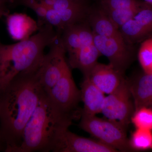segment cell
<instances>
[{
    "label": "cell",
    "mask_w": 152,
    "mask_h": 152,
    "mask_svg": "<svg viewBox=\"0 0 152 152\" xmlns=\"http://www.w3.org/2000/svg\"><path fill=\"white\" fill-rule=\"evenodd\" d=\"M38 69L19 74L0 88V140L5 152H16L25 126L45 91Z\"/></svg>",
    "instance_id": "obj_1"
},
{
    "label": "cell",
    "mask_w": 152,
    "mask_h": 152,
    "mask_svg": "<svg viewBox=\"0 0 152 152\" xmlns=\"http://www.w3.org/2000/svg\"><path fill=\"white\" fill-rule=\"evenodd\" d=\"M76 117L58 107L44 91L25 126L16 152H53L60 136Z\"/></svg>",
    "instance_id": "obj_2"
},
{
    "label": "cell",
    "mask_w": 152,
    "mask_h": 152,
    "mask_svg": "<svg viewBox=\"0 0 152 152\" xmlns=\"http://www.w3.org/2000/svg\"><path fill=\"white\" fill-rule=\"evenodd\" d=\"M57 35L54 28L45 25L27 39L12 45L0 42V88L19 74L37 69L45 56V49Z\"/></svg>",
    "instance_id": "obj_3"
},
{
    "label": "cell",
    "mask_w": 152,
    "mask_h": 152,
    "mask_svg": "<svg viewBox=\"0 0 152 152\" xmlns=\"http://www.w3.org/2000/svg\"><path fill=\"white\" fill-rule=\"evenodd\" d=\"M79 126L98 141L117 151H132L126 133V128L115 121L81 114Z\"/></svg>",
    "instance_id": "obj_4"
},
{
    "label": "cell",
    "mask_w": 152,
    "mask_h": 152,
    "mask_svg": "<svg viewBox=\"0 0 152 152\" xmlns=\"http://www.w3.org/2000/svg\"><path fill=\"white\" fill-rule=\"evenodd\" d=\"M129 81L124 78L113 92L105 96L101 113L126 128L135 111Z\"/></svg>",
    "instance_id": "obj_5"
},
{
    "label": "cell",
    "mask_w": 152,
    "mask_h": 152,
    "mask_svg": "<svg viewBox=\"0 0 152 152\" xmlns=\"http://www.w3.org/2000/svg\"><path fill=\"white\" fill-rule=\"evenodd\" d=\"M49 48L48 53L45 54L37 70L40 84L46 92L58 81L68 65L61 34L58 33L56 38Z\"/></svg>",
    "instance_id": "obj_6"
},
{
    "label": "cell",
    "mask_w": 152,
    "mask_h": 152,
    "mask_svg": "<svg viewBox=\"0 0 152 152\" xmlns=\"http://www.w3.org/2000/svg\"><path fill=\"white\" fill-rule=\"evenodd\" d=\"M94 44L101 55L107 57L109 64L124 75L134 58V45L128 43L123 37H104L94 33Z\"/></svg>",
    "instance_id": "obj_7"
},
{
    "label": "cell",
    "mask_w": 152,
    "mask_h": 152,
    "mask_svg": "<svg viewBox=\"0 0 152 152\" xmlns=\"http://www.w3.org/2000/svg\"><path fill=\"white\" fill-rule=\"evenodd\" d=\"M46 93L60 109L69 113L77 115L78 105L81 101L80 90L75 83L69 64L58 81Z\"/></svg>",
    "instance_id": "obj_8"
},
{
    "label": "cell",
    "mask_w": 152,
    "mask_h": 152,
    "mask_svg": "<svg viewBox=\"0 0 152 152\" xmlns=\"http://www.w3.org/2000/svg\"><path fill=\"white\" fill-rule=\"evenodd\" d=\"M119 30L125 40L133 45L152 37V6L143 1L137 14Z\"/></svg>",
    "instance_id": "obj_9"
},
{
    "label": "cell",
    "mask_w": 152,
    "mask_h": 152,
    "mask_svg": "<svg viewBox=\"0 0 152 152\" xmlns=\"http://www.w3.org/2000/svg\"><path fill=\"white\" fill-rule=\"evenodd\" d=\"M54 152H115L116 150L98 140L81 137L69 129L62 134Z\"/></svg>",
    "instance_id": "obj_10"
},
{
    "label": "cell",
    "mask_w": 152,
    "mask_h": 152,
    "mask_svg": "<svg viewBox=\"0 0 152 152\" xmlns=\"http://www.w3.org/2000/svg\"><path fill=\"white\" fill-rule=\"evenodd\" d=\"M57 11L66 28L86 18L90 7L88 0H36Z\"/></svg>",
    "instance_id": "obj_11"
},
{
    "label": "cell",
    "mask_w": 152,
    "mask_h": 152,
    "mask_svg": "<svg viewBox=\"0 0 152 152\" xmlns=\"http://www.w3.org/2000/svg\"><path fill=\"white\" fill-rule=\"evenodd\" d=\"M104 94H109L118 87L124 78V75L116 70L110 64L97 63L86 76Z\"/></svg>",
    "instance_id": "obj_12"
},
{
    "label": "cell",
    "mask_w": 152,
    "mask_h": 152,
    "mask_svg": "<svg viewBox=\"0 0 152 152\" xmlns=\"http://www.w3.org/2000/svg\"><path fill=\"white\" fill-rule=\"evenodd\" d=\"M6 17L8 31L11 37L15 40L27 39L39 29L37 21L26 14L9 13Z\"/></svg>",
    "instance_id": "obj_13"
},
{
    "label": "cell",
    "mask_w": 152,
    "mask_h": 152,
    "mask_svg": "<svg viewBox=\"0 0 152 152\" xmlns=\"http://www.w3.org/2000/svg\"><path fill=\"white\" fill-rule=\"evenodd\" d=\"M129 83L135 110L152 107V74L143 72Z\"/></svg>",
    "instance_id": "obj_14"
},
{
    "label": "cell",
    "mask_w": 152,
    "mask_h": 152,
    "mask_svg": "<svg viewBox=\"0 0 152 152\" xmlns=\"http://www.w3.org/2000/svg\"><path fill=\"white\" fill-rule=\"evenodd\" d=\"M80 87L81 100L83 103L81 114L93 115L101 113L105 97L104 94L85 77Z\"/></svg>",
    "instance_id": "obj_15"
},
{
    "label": "cell",
    "mask_w": 152,
    "mask_h": 152,
    "mask_svg": "<svg viewBox=\"0 0 152 152\" xmlns=\"http://www.w3.org/2000/svg\"><path fill=\"white\" fill-rule=\"evenodd\" d=\"M101 55L94 44L83 46L73 54L69 56L68 64L70 67L77 69L83 76H86L96 64Z\"/></svg>",
    "instance_id": "obj_16"
},
{
    "label": "cell",
    "mask_w": 152,
    "mask_h": 152,
    "mask_svg": "<svg viewBox=\"0 0 152 152\" xmlns=\"http://www.w3.org/2000/svg\"><path fill=\"white\" fill-rule=\"evenodd\" d=\"M87 20L95 34L104 37H123L119 29L99 7L96 8L91 7Z\"/></svg>",
    "instance_id": "obj_17"
},
{
    "label": "cell",
    "mask_w": 152,
    "mask_h": 152,
    "mask_svg": "<svg viewBox=\"0 0 152 152\" xmlns=\"http://www.w3.org/2000/svg\"><path fill=\"white\" fill-rule=\"evenodd\" d=\"M133 150H147L152 149V131L136 129L129 140Z\"/></svg>",
    "instance_id": "obj_18"
},
{
    "label": "cell",
    "mask_w": 152,
    "mask_h": 152,
    "mask_svg": "<svg viewBox=\"0 0 152 152\" xmlns=\"http://www.w3.org/2000/svg\"><path fill=\"white\" fill-rule=\"evenodd\" d=\"M143 1L134 7L121 10L105 12L114 24L119 29L120 28L130 20L137 14L141 7Z\"/></svg>",
    "instance_id": "obj_19"
},
{
    "label": "cell",
    "mask_w": 152,
    "mask_h": 152,
    "mask_svg": "<svg viewBox=\"0 0 152 152\" xmlns=\"http://www.w3.org/2000/svg\"><path fill=\"white\" fill-rule=\"evenodd\" d=\"M138 58L144 72L152 74V37L141 43Z\"/></svg>",
    "instance_id": "obj_20"
},
{
    "label": "cell",
    "mask_w": 152,
    "mask_h": 152,
    "mask_svg": "<svg viewBox=\"0 0 152 152\" xmlns=\"http://www.w3.org/2000/svg\"><path fill=\"white\" fill-rule=\"evenodd\" d=\"M131 121L136 129L152 131V109L144 107L135 110Z\"/></svg>",
    "instance_id": "obj_21"
},
{
    "label": "cell",
    "mask_w": 152,
    "mask_h": 152,
    "mask_svg": "<svg viewBox=\"0 0 152 152\" xmlns=\"http://www.w3.org/2000/svg\"><path fill=\"white\" fill-rule=\"evenodd\" d=\"M140 0H99V6L105 12L134 7Z\"/></svg>",
    "instance_id": "obj_22"
},
{
    "label": "cell",
    "mask_w": 152,
    "mask_h": 152,
    "mask_svg": "<svg viewBox=\"0 0 152 152\" xmlns=\"http://www.w3.org/2000/svg\"><path fill=\"white\" fill-rule=\"evenodd\" d=\"M9 13L7 6L0 5V19L3 16H6Z\"/></svg>",
    "instance_id": "obj_23"
},
{
    "label": "cell",
    "mask_w": 152,
    "mask_h": 152,
    "mask_svg": "<svg viewBox=\"0 0 152 152\" xmlns=\"http://www.w3.org/2000/svg\"><path fill=\"white\" fill-rule=\"evenodd\" d=\"M14 0H0V5L7 6L8 4H12Z\"/></svg>",
    "instance_id": "obj_24"
},
{
    "label": "cell",
    "mask_w": 152,
    "mask_h": 152,
    "mask_svg": "<svg viewBox=\"0 0 152 152\" xmlns=\"http://www.w3.org/2000/svg\"><path fill=\"white\" fill-rule=\"evenodd\" d=\"M5 146L4 145L3 143L0 140V151H5Z\"/></svg>",
    "instance_id": "obj_25"
},
{
    "label": "cell",
    "mask_w": 152,
    "mask_h": 152,
    "mask_svg": "<svg viewBox=\"0 0 152 152\" xmlns=\"http://www.w3.org/2000/svg\"><path fill=\"white\" fill-rule=\"evenodd\" d=\"M145 2L148 3L152 6V0H142Z\"/></svg>",
    "instance_id": "obj_26"
},
{
    "label": "cell",
    "mask_w": 152,
    "mask_h": 152,
    "mask_svg": "<svg viewBox=\"0 0 152 152\" xmlns=\"http://www.w3.org/2000/svg\"><path fill=\"white\" fill-rule=\"evenodd\" d=\"M151 108L152 109V107Z\"/></svg>",
    "instance_id": "obj_27"
},
{
    "label": "cell",
    "mask_w": 152,
    "mask_h": 152,
    "mask_svg": "<svg viewBox=\"0 0 152 152\" xmlns=\"http://www.w3.org/2000/svg\"></svg>",
    "instance_id": "obj_28"
}]
</instances>
